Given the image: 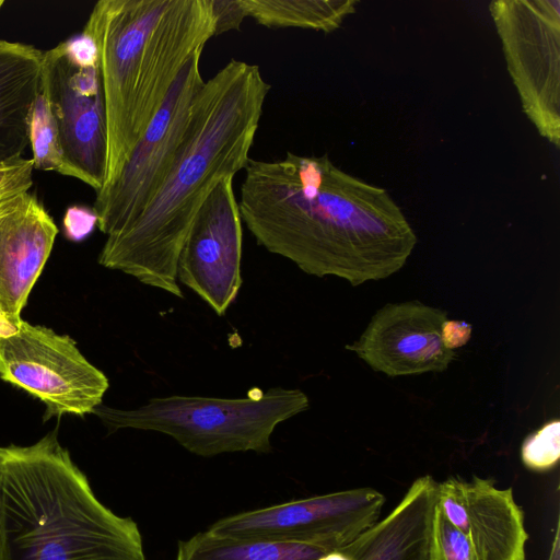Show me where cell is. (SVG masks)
<instances>
[{"instance_id": "1", "label": "cell", "mask_w": 560, "mask_h": 560, "mask_svg": "<svg viewBox=\"0 0 560 560\" xmlns=\"http://www.w3.org/2000/svg\"><path fill=\"white\" fill-rule=\"evenodd\" d=\"M238 202L257 243L316 277L351 285L388 278L411 255L417 236L386 189L337 167L327 155L288 152L249 160Z\"/></svg>"}, {"instance_id": "2", "label": "cell", "mask_w": 560, "mask_h": 560, "mask_svg": "<svg viewBox=\"0 0 560 560\" xmlns=\"http://www.w3.org/2000/svg\"><path fill=\"white\" fill-rule=\"evenodd\" d=\"M270 84L258 66L231 59L198 92L186 140L142 212L108 235L98 262L183 298L177 260L218 182L245 168Z\"/></svg>"}, {"instance_id": "3", "label": "cell", "mask_w": 560, "mask_h": 560, "mask_svg": "<svg viewBox=\"0 0 560 560\" xmlns=\"http://www.w3.org/2000/svg\"><path fill=\"white\" fill-rule=\"evenodd\" d=\"M212 0H101L83 28L94 42L110 187L180 71L214 36ZM98 192V191H97Z\"/></svg>"}, {"instance_id": "4", "label": "cell", "mask_w": 560, "mask_h": 560, "mask_svg": "<svg viewBox=\"0 0 560 560\" xmlns=\"http://www.w3.org/2000/svg\"><path fill=\"white\" fill-rule=\"evenodd\" d=\"M4 560H145L137 523L95 495L50 432L0 447Z\"/></svg>"}, {"instance_id": "5", "label": "cell", "mask_w": 560, "mask_h": 560, "mask_svg": "<svg viewBox=\"0 0 560 560\" xmlns=\"http://www.w3.org/2000/svg\"><path fill=\"white\" fill-rule=\"evenodd\" d=\"M310 400L295 388H252L245 397L180 396L151 398L136 409L100 405L94 413L110 432L154 431L173 438L188 452L211 457L271 450L276 427L305 411Z\"/></svg>"}, {"instance_id": "6", "label": "cell", "mask_w": 560, "mask_h": 560, "mask_svg": "<svg viewBox=\"0 0 560 560\" xmlns=\"http://www.w3.org/2000/svg\"><path fill=\"white\" fill-rule=\"evenodd\" d=\"M42 90L68 163L79 180L100 191L106 172V117L97 49L86 33L44 51Z\"/></svg>"}, {"instance_id": "7", "label": "cell", "mask_w": 560, "mask_h": 560, "mask_svg": "<svg viewBox=\"0 0 560 560\" xmlns=\"http://www.w3.org/2000/svg\"><path fill=\"white\" fill-rule=\"evenodd\" d=\"M0 378L43 401L44 420L94 413L109 386L69 336L23 319H0Z\"/></svg>"}, {"instance_id": "8", "label": "cell", "mask_w": 560, "mask_h": 560, "mask_svg": "<svg viewBox=\"0 0 560 560\" xmlns=\"http://www.w3.org/2000/svg\"><path fill=\"white\" fill-rule=\"evenodd\" d=\"M489 11L523 112L560 144V1L494 0Z\"/></svg>"}, {"instance_id": "9", "label": "cell", "mask_w": 560, "mask_h": 560, "mask_svg": "<svg viewBox=\"0 0 560 560\" xmlns=\"http://www.w3.org/2000/svg\"><path fill=\"white\" fill-rule=\"evenodd\" d=\"M202 51L187 61L114 184L96 192L93 211L106 236L121 231L142 212L179 154L196 96L205 83Z\"/></svg>"}, {"instance_id": "10", "label": "cell", "mask_w": 560, "mask_h": 560, "mask_svg": "<svg viewBox=\"0 0 560 560\" xmlns=\"http://www.w3.org/2000/svg\"><path fill=\"white\" fill-rule=\"evenodd\" d=\"M385 497L354 488L233 514L213 523L215 535L337 549L378 521Z\"/></svg>"}, {"instance_id": "11", "label": "cell", "mask_w": 560, "mask_h": 560, "mask_svg": "<svg viewBox=\"0 0 560 560\" xmlns=\"http://www.w3.org/2000/svg\"><path fill=\"white\" fill-rule=\"evenodd\" d=\"M233 176L218 182L197 213L177 260V280L223 315L242 287L243 231Z\"/></svg>"}, {"instance_id": "12", "label": "cell", "mask_w": 560, "mask_h": 560, "mask_svg": "<svg viewBox=\"0 0 560 560\" xmlns=\"http://www.w3.org/2000/svg\"><path fill=\"white\" fill-rule=\"evenodd\" d=\"M446 319L445 311L419 301L387 303L346 349L388 376L443 372L455 359L441 339Z\"/></svg>"}, {"instance_id": "13", "label": "cell", "mask_w": 560, "mask_h": 560, "mask_svg": "<svg viewBox=\"0 0 560 560\" xmlns=\"http://www.w3.org/2000/svg\"><path fill=\"white\" fill-rule=\"evenodd\" d=\"M438 505L468 537L477 560H525L528 535L511 488L479 477L450 478L439 482Z\"/></svg>"}, {"instance_id": "14", "label": "cell", "mask_w": 560, "mask_h": 560, "mask_svg": "<svg viewBox=\"0 0 560 560\" xmlns=\"http://www.w3.org/2000/svg\"><path fill=\"white\" fill-rule=\"evenodd\" d=\"M58 228L36 195L0 200V319L19 324L21 312L51 253Z\"/></svg>"}, {"instance_id": "15", "label": "cell", "mask_w": 560, "mask_h": 560, "mask_svg": "<svg viewBox=\"0 0 560 560\" xmlns=\"http://www.w3.org/2000/svg\"><path fill=\"white\" fill-rule=\"evenodd\" d=\"M438 498V481L417 478L389 514L318 560H431Z\"/></svg>"}, {"instance_id": "16", "label": "cell", "mask_w": 560, "mask_h": 560, "mask_svg": "<svg viewBox=\"0 0 560 560\" xmlns=\"http://www.w3.org/2000/svg\"><path fill=\"white\" fill-rule=\"evenodd\" d=\"M43 57L33 45L0 39V164L21 159L30 145Z\"/></svg>"}, {"instance_id": "17", "label": "cell", "mask_w": 560, "mask_h": 560, "mask_svg": "<svg viewBox=\"0 0 560 560\" xmlns=\"http://www.w3.org/2000/svg\"><path fill=\"white\" fill-rule=\"evenodd\" d=\"M327 549L314 545L237 539L209 529L179 541L176 560H318Z\"/></svg>"}, {"instance_id": "18", "label": "cell", "mask_w": 560, "mask_h": 560, "mask_svg": "<svg viewBox=\"0 0 560 560\" xmlns=\"http://www.w3.org/2000/svg\"><path fill=\"white\" fill-rule=\"evenodd\" d=\"M247 16L266 27H298L325 33L355 12L357 0H243Z\"/></svg>"}, {"instance_id": "19", "label": "cell", "mask_w": 560, "mask_h": 560, "mask_svg": "<svg viewBox=\"0 0 560 560\" xmlns=\"http://www.w3.org/2000/svg\"><path fill=\"white\" fill-rule=\"evenodd\" d=\"M30 145L33 152L34 170L55 171L61 175L79 179L78 173L68 163L63 154L57 125L48 98L42 89L32 114Z\"/></svg>"}, {"instance_id": "20", "label": "cell", "mask_w": 560, "mask_h": 560, "mask_svg": "<svg viewBox=\"0 0 560 560\" xmlns=\"http://www.w3.org/2000/svg\"><path fill=\"white\" fill-rule=\"evenodd\" d=\"M524 465L535 471L551 469L560 457V421L547 422L529 434L521 447Z\"/></svg>"}, {"instance_id": "21", "label": "cell", "mask_w": 560, "mask_h": 560, "mask_svg": "<svg viewBox=\"0 0 560 560\" xmlns=\"http://www.w3.org/2000/svg\"><path fill=\"white\" fill-rule=\"evenodd\" d=\"M431 560H477L468 537L455 527L436 506Z\"/></svg>"}, {"instance_id": "22", "label": "cell", "mask_w": 560, "mask_h": 560, "mask_svg": "<svg viewBox=\"0 0 560 560\" xmlns=\"http://www.w3.org/2000/svg\"><path fill=\"white\" fill-rule=\"evenodd\" d=\"M32 159H18L0 164V200L28 191L33 184Z\"/></svg>"}, {"instance_id": "23", "label": "cell", "mask_w": 560, "mask_h": 560, "mask_svg": "<svg viewBox=\"0 0 560 560\" xmlns=\"http://www.w3.org/2000/svg\"><path fill=\"white\" fill-rule=\"evenodd\" d=\"M212 11L215 21L214 36L240 30L244 19L248 18L243 0H212Z\"/></svg>"}, {"instance_id": "24", "label": "cell", "mask_w": 560, "mask_h": 560, "mask_svg": "<svg viewBox=\"0 0 560 560\" xmlns=\"http://www.w3.org/2000/svg\"><path fill=\"white\" fill-rule=\"evenodd\" d=\"M97 224L95 212L81 207H71L65 215V228L69 238L79 241L91 233Z\"/></svg>"}, {"instance_id": "25", "label": "cell", "mask_w": 560, "mask_h": 560, "mask_svg": "<svg viewBox=\"0 0 560 560\" xmlns=\"http://www.w3.org/2000/svg\"><path fill=\"white\" fill-rule=\"evenodd\" d=\"M471 326L458 319H446L441 328L443 346L452 351L465 346L471 336Z\"/></svg>"}, {"instance_id": "26", "label": "cell", "mask_w": 560, "mask_h": 560, "mask_svg": "<svg viewBox=\"0 0 560 560\" xmlns=\"http://www.w3.org/2000/svg\"><path fill=\"white\" fill-rule=\"evenodd\" d=\"M0 560H4L3 537H2V517H1V501H0Z\"/></svg>"}, {"instance_id": "27", "label": "cell", "mask_w": 560, "mask_h": 560, "mask_svg": "<svg viewBox=\"0 0 560 560\" xmlns=\"http://www.w3.org/2000/svg\"><path fill=\"white\" fill-rule=\"evenodd\" d=\"M549 560H559V551L557 549H552Z\"/></svg>"}, {"instance_id": "28", "label": "cell", "mask_w": 560, "mask_h": 560, "mask_svg": "<svg viewBox=\"0 0 560 560\" xmlns=\"http://www.w3.org/2000/svg\"><path fill=\"white\" fill-rule=\"evenodd\" d=\"M4 4V1L3 0H0V9L1 7Z\"/></svg>"}]
</instances>
